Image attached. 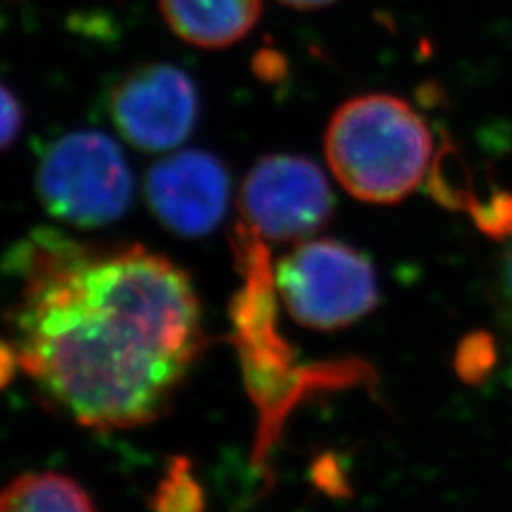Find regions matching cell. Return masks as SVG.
<instances>
[{"label": "cell", "mask_w": 512, "mask_h": 512, "mask_svg": "<svg viewBox=\"0 0 512 512\" xmlns=\"http://www.w3.org/2000/svg\"><path fill=\"white\" fill-rule=\"evenodd\" d=\"M434 139L414 107L393 94H363L331 116L327 163L352 197L393 205L425 180Z\"/></svg>", "instance_id": "2"}, {"label": "cell", "mask_w": 512, "mask_h": 512, "mask_svg": "<svg viewBox=\"0 0 512 512\" xmlns=\"http://www.w3.org/2000/svg\"><path fill=\"white\" fill-rule=\"evenodd\" d=\"M231 175L205 150L167 156L148 171L146 199L156 220L180 237L212 233L227 214Z\"/></svg>", "instance_id": "7"}, {"label": "cell", "mask_w": 512, "mask_h": 512, "mask_svg": "<svg viewBox=\"0 0 512 512\" xmlns=\"http://www.w3.org/2000/svg\"><path fill=\"white\" fill-rule=\"evenodd\" d=\"M276 284L295 323L335 331L378 306L376 269L365 254L335 239H312L286 254Z\"/></svg>", "instance_id": "4"}, {"label": "cell", "mask_w": 512, "mask_h": 512, "mask_svg": "<svg viewBox=\"0 0 512 512\" xmlns=\"http://www.w3.org/2000/svg\"><path fill=\"white\" fill-rule=\"evenodd\" d=\"M35 188L56 220L96 229L126 214L133 199V175L114 139L99 131H75L45 150Z\"/></svg>", "instance_id": "3"}, {"label": "cell", "mask_w": 512, "mask_h": 512, "mask_svg": "<svg viewBox=\"0 0 512 512\" xmlns=\"http://www.w3.org/2000/svg\"><path fill=\"white\" fill-rule=\"evenodd\" d=\"M493 306L502 327L506 329V333L512 335V242L504 250L498 263V271H495Z\"/></svg>", "instance_id": "13"}, {"label": "cell", "mask_w": 512, "mask_h": 512, "mask_svg": "<svg viewBox=\"0 0 512 512\" xmlns=\"http://www.w3.org/2000/svg\"><path fill=\"white\" fill-rule=\"evenodd\" d=\"M205 500L203 489L190 474V463L186 459H175L163 483L154 493L156 512H203Z\"/></svg>", "instance_id": "10"}, {"label": "cell", "mask_w": 512, "mask_h": 512, "mask_svg": "<svg viewBox=\"0 0 512 512\" xmlns=\"http://www.w3.org/2000/svg\"><path fill=\"white\" fill-rule=\"evenodd\" d=\"M24 126L22 103L5 84H0V152H5L18 139Z\"/></svg>", "instance_id": "14"}, {"label": "cell", "mask_w": 512, "mask_h": 512, "mask_svg": "<svg viewBox=\"0 0 512 512\" xmlns=\"http://www.w3.org/2000/svg\"><path fill=\"white\" fill-rule=\"evenodd\" d=\"M478 229L493 237L512 235V192H498L487 203L472 207Z\"/></svg>", "instance_id": "12"}, {"label": "cell", "mask_w": 512, "mask_h": 512, "mask_svg": "<svg viewBox=\"0 0 512 512\" xmlns=\"http://www.w3.org/2000/svg\"><path fill=\"white\" fill-rule=\"evenodd\" d=\"M0 512H96L88 491L58 472H28L0 489Z\"/></svg>", "instance_id": "9"}, {"label": "cell", "mask_w": 512, "mask_h": 512, "mask_svg": "<svg viewBox=\"0 0 512 512\" xmlns=\"http://www.w3.org/2000/svg\"><path fill=\"white\" fill-rule=\"evenodd\" d=\"M20 367L73 423L114 431L167 412L205 348L186 271L141 246L96 248L54 229L9 254Z\"/></svg>", "instance_id": "1"}, {"label": "cell", "mask_w": 512, "mask_h": 512, "mask_svg": "<svg viewBox=\"0 0 512 512\" xmlns=\"http://www.w3.org/2000/svg\"><path fill=\"white\" fill-rule=\"evenodd\" d=\"M158 7L175 35L203 50L242 41L261 18V0H158Z\"/></svg>", "instance_id": "8"}, {"label": "cell", "mask_w": 512, "mask_h": 512, "mask_svg": "<svg viewBox=\"0 0 512 512\" xmlns=\"http://www.w3.org/2000/svg\"><path fill=\"white\" fill-rule=\"evenodd\" d=\"M495 361V346L487 333H472L457 350V372L463 380H483Z\"/></svg>", "instance_id": "11"}, {"label": "cell", "mask_w": 512, "mask_h": 512, "mask_svg": "<svg viewBox=\"0 0 512 512\" xmlns=\"http://www.w3.org/2000/svg\"><path fill=\"white\" fill-rule=\"evenodd\" d=\"M248 227L269 242H297L323 229L333 214V192L312 160L271 154L256 163L239 192Z\"/></svg>", "instance_id": "5"}, {"label": "cell", "mask_w": 512, "mask_h": 512, "mask_svg": "<svg viewBox=\"0 0 512 512\" xmlns=\"http://www.w3.org/2000/svg\"><path fill=\"white\" fill-rule=\"evenodd\" d=\"M280 3L288 5V7H295V9H318V7L335 3V0H280Z\"/></svg>", "instance_id": "16"}, {"label": "cell", "mask_w": 512, "mask_h": 512, "mask_svg": "<svg viewBox=\"0 0 512 512\" xmlns=\"http://www.w3.org/2000/svg\"><path fill=\"white\" fill-rule=\"evenodd\" d=\"M109 114L124 141L141 152H171L195 131L199 96L188 73L173 64H143L109 94Z\"/></svg>", "instance_id": "6"}, {"label": "cell", "mask_w": 512, "mask_h": 512, "mask_svg": "<svg viewBox=\"0 0 512 512\" xmlns=\"http://www.w3.org/2000/svg\"><path fill=\"white\" fill-rule=\"evenodd\" d=\"M18 367H20L18 350H15L13 344L0 340V391H3L13 380L15 372H18Z\"/></svg>", "instance_id": "15"}]
</instances>
